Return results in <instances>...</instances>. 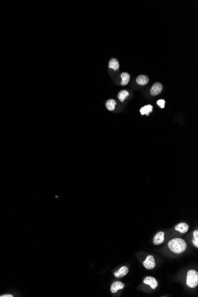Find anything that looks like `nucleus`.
I'll list each match as a JSON object with an SVG mask.
<instances>
[{
    "instance_id": "nucleus-1",
    "label": "nucleus",
    "mask_w": 198,
    "mask_h": 297,
    "mask_svg": "<svg viewBox=\"0 0 198 297\" xmlns=\"http://www.w3.org/2000/svg\"><path fill=\"white\" fill-rule=\"evenodd\" d=\"M168 245L169 249L176 254L183 253L186 250L187 247L186 242L181 238H174L168 242Z\"/></svg>"
},
{
    "instance_id": "nucleus-2",
    "label": "nucleus",
    "mask_w": 198,
    "mask_h": 297,
    "mask_svg": "<svg viewBox=\"0 0 198 297\" xmlns=\"http://www.w3.org/2000/svg\"><path fill=\"white\" fill-rule=\"evenodd\" d=\"M186 284L188 287L194 288L198 284V273L195 270H190L188 272Z\"/></svg>"
},
{
    "instance_id": "nucleus-3",
    "label": "nucleus",
    "mask_w": 198,
    "mask_h": 297,
    "mask_svg": "<svg viewBox=\"0 0 198 297\" xmlns=\"http://www.w3.org/2000/svg\"><path fill=\"white\" fill-rule=\"evenodd\" d=\"M143 266L147 269H152L155 267L156 263L154 260V258L152 255L148 256L146 260L143 263Z\"/></svg>"
},
{
    "instance_id": "nucleus-4",
    "label": "nucleus",
    "mask_w": 198,
    "mask_h": 297,
    "mask_svg": "<svg viewBox=\"0 0 198 297\" xmlns=\"http://www.w3.org/2000/svg\"><path fill=\"white\" fill-rule=\"evenodd\" d=\"M163 90V85L160 83H155L151 87L150 93L152 96H157Z\"/></svg>"
},
{
    "instance_id": "nucleus-5",
    "label": "nucleus",
    "mask_w": 198,
    "mask_h": 297,
    "mask_svg": "<svg viewBox=\"0 0 198 297\" xmlns=\"http://www.w3.org/2000/svg\"><path fill=\"white\" fill-rule=\"evenodd\" d=\"M143 283L147 284V285H149L153 289H155L158 287V282L157 280L151 276H148L145 278L143 280Z\"/></svg>"
},
{
    "instance_id": "nucleus-6",
    "label": "nucleus",
    "mask_w": 198,
    "mask_h": 297,
    "mask_svg": "<svg viewBox=\"0 0 198 297\" xmlns=\"http://www.w3.org/2000/svg\"><path fill=\"white\" fill-rule=\"evenodd\" d=\"M164 240V233L162 231H160L155 236L153 243L155 245H158L163 243Z\"/></svg>"
},
{
    "instance_id": "nucleus-7",
    "label": "nucleus",
    "mask_w": 198,
    "mask_h": 297,
    "mask_svg": "<svg viewBox=\"0 0 198 297\" xmlns=\"http://www.w3.org/2000/svg\"><path fill=\"white\" fill-rule=\"evenodd\" d=\"M125 285L123 283L119 281H116L112 283L110 289L113 293H116L118 290L123 289Z\"/></svg>"
},
{
    "instance_id": "nucleus-8",
    "label": "nucleus",
    "mask_w": 198,
    "mask_h": 297,
    "mask_svg": "<svg viewBox=\"0 0 198 297\" xmlns=\"http://www.w3.org/2000/svg\"><path fill=\"white\" fill-rule=\"evenodd\" d=\"M129 269L126 266H123L119 270L115 273V276L116 278H122L125 276L128 273Z\"/></svg>"
},
{
    "instance_id": "nucleus-9",
    "label": "nucleus",
    "mask_w": 198,
    "mask_h": 297,
    "mask_svg": "<svg viewBox=\"0 0 198 297\" xmlns=\"http://www.w3.org/2000/svg\"><path fill=\"white\" fill-rule=\"evenodd\" d=\"M149 82L148 77L145 75H141L138 76L137 79V83L138 84L141 85H145L148 84Z\"/></svg>"
},
{
    "instance_id": "nucleus-10",
    "label": "nucleus",
    "mask_w": 198,
    "mask_h": 297,
    "mask_svg": "<svg viewBox=\"0 0 198 297\" xmlns=\"http://www.w3.org/2000/svg\"><path fill=\"white\" fill-rule=\"evenodd\" d=\"M175 229L182 234L186 233L189 229V226L186 223H180L175 227Z\"/></svg>"
},
{
    "instance_id": "nucleus-11",
    "label": "nucleus",
    "mask_w": 198,
    "mask_h": 297,
    "mask_svg": "<svg viewBox=\"0 0 198 297\" xmlns=\"http://www.w3.org/2000/svg\"><path fill=\"white\" fill-rule=\"evenodd\" d=\"M109 67L114 70H117L119 68V63L116 58L111 59L109 62Z\"/></svg>"
},
{
    "instance_id": "nucleus-12",
    "label": "nucleus",
    "mask_w": 198,
    "mask_h": 297,
    "mask_svg": "<svg viewBox=\"0 0 198 297\" xmlns=\"http://www.w3.org/2000/svg\"><path fill=\"white\" fill-rule=\"evenodd\" d=\"M121 76L122 78L121 84L122 85H127L130 80V75L128 72H123L121 74Z\"/></svg>"
},
{
    "instance_id": "nucleus-13",
    "label": "nucleus",
    "mask_w": 198,
    "mask_h": 297,
    "mask_svg": "<svg viewBox=\"0 0 198 297\" xmlns=\"http://www.w3.org/2000/svg\"><path fill=\"white\" fill-rule=\"evenodd\" d=\"M116 105V101L113 100V99H110L107 102H106V107L107 109L110 110V111H113L114 110V109H115V106Z\"/></svg>"
},
{
    "instance_id": "nucleus-14",
    "label": "nucleus",
    "mask_w": 198,
    "mask_h": 297,
    "mask_svg": "<svg viewBox=\"0 0 198 297\" xmlns=\"http://www.w3.org/2000/svg\"><path fill=\"white\" fill-rule=\"evenodd\" d=\"M152 106L151 105H147L143 107H142L140 110V112L141 114H147L149 115L150 113L152 112Z\"/></svg>"
},
{
    "instance_id": "nucleus-15",
    "label": "nucleus",
    "mask_w": 198,
    "mask_h": 297,
    "mask_svg": "<svg viewBox=\"0 0 198 297\" xmlns=\"http://www.w3.org/2000/svg\"><path fill=\"white\" fill-rule=\"evenodd\" d=\"M129 96V93L128 91H126V90H122V91H121L118 94L119 99L120 101L122 102H123L125 100V99Z\"/></svg>"
},
{
    "instance_id": "nucleus-16",
    "label": "nucleus",
    "mask_w": 198,
    "mask_h": 297,
    "mask_svg": "<svg viewBox=\"0 0 198 297\" xmlns=\"http://www.w3.org/2000/svg\"><path fill=\"white\" fill-rule=\"evenodd\" d=\"M194 239L193 240V243L196 247H198V231L196 230L193 232Z\"/></svg>"
},
{
    "instance_id": "nucleus-17",
    "label": "nucleus",
    "mask_w": 198,
    "mask_h": 297,
    "mask_svg": "<svg viewBox=\"0 0 198 297\" xmlns=\"http://www.w3.org/2000/svg\"><path fill=\"white\" fill-rule=\"evenodd\" d=\"M157 105L159 106H160L161 108H164V105H165V101L164 100H158Z\"/></svg>"
},
{
    "instance_id": "nucleus-18",
    "label": "nucleus",
    "mask_w": 198,
    "mask_h": 297,
    "mask_svg": "<svg viewBox=\"0 0 198 297\" xmlns=\"http://www.w3.org/2000/svg\"><path fill=\"white\" fill-rule=\"evenodd\" d=\"M1 297H12V296L11 295H2V296H0Z\"/></svg>"
}]
</instances>
